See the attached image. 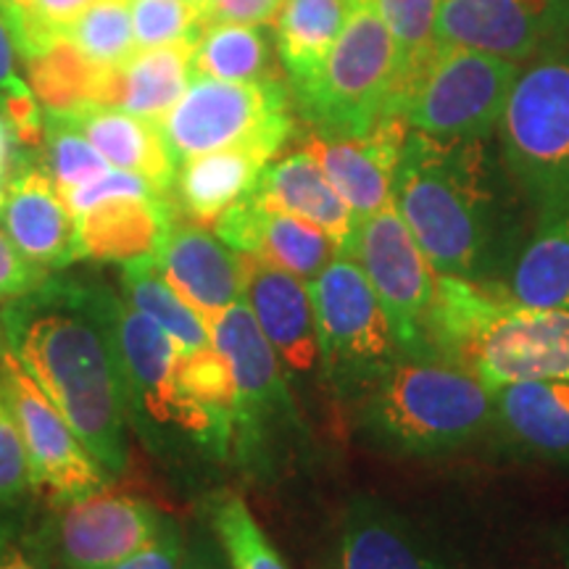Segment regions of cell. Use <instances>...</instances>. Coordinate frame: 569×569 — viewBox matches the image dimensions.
Instances as JSON below:
<instances>
[{"label": "cell", "mask_w": 569, "mask_h": 569, "mask_svg": "<svg viewBox=\"0 0 569 569\" xmlns=\"http://www.w3.org/2000/svg\"><path fill=\"white\" fill-rule=\"evenodd\" d=\"M113 306L109 284L48 274L0 309V336L111 480L127 469L132 422Z\"/></svg>", "instance_id": "6da1fadb"}, {"label": "cell", "mask_w": 569, "mask_h": 569, "mask_svg": "<svg viewBox=\"0 0 569 569\" xmlns=\"http://www.w3.org/2000/svg\"><path fill=\"white\" fill-rule=\"evenodd\" d=\"M393 206L438 274L488 288L503 290L536 230L496 138L436 140L409 130Z\"/></svg>", "instance_id": "7a4b0ae2"}, {"label": "cell", "mask_w": 569, "mask_h": 569, "mask_svg": "<svg viewBox=\"0 0 569 569\" xmlns=\"http://www.w3.org/2000/svg\"><path fill=\"white\" fill-rule=\"evenodd\" d=\"M427 353L465 369L488 390L569 380V311L522 303L501 288L438 274Z\"/></svg>", "instance_id": "3957f363"}, {"label": "cell", "mask_w": 569, "mask_h": 569, "mask_svg": "<svg viewBox=\"0 0 569 569\" xmlns=\"http://www.w3.org/2000/svg\"><path fill=\"white\" fill-rule=\"evenodd\" d=\"M359 436L396 459H438L493 425V390L443 359H398L353 407Z\"/></svg>", "instance_id": "277c9868"}, {"label": "cell", "mask_w": 569, "mask_h": 569, "mask_svg": "<svg viewBox=\"0 0 569 569\" xmlns=\"http://www.w3.org/2000/svg\"><path fill=\"white\" fill-rule=\"evenodd\" d=\"M211 343L232 372L230 457L253 480H274L306 438L290 377L261 336L246 301L232 303L209 322Z\"/></svg>", "instance_id": "5b68a950"}, {"label": "cell", "mask_w": 569, "mask_h": 569, "mask_svg": "<svg viewBox=\"0 0 569 569\" xmlns=\"http://www.w3.org/2000/svg\"><path fill=\"white\" fill-rule=\"evenodd\" d=\"M290 96L309 132L327 138H359L401 119V63L372 0H351L322 67Z\"/></svg>", "instance_id": "8992f818"}, {"label": "cell", "mask_w": 569, "mask_h": 569, "mask_svg": "<svg viewBox=\"0 0 569 569\" xmlns=\"http://www.w3.org/2000/svg\"><path fill=\"white\" fill-rule=\"evenodd\" d=\"M496 140L536 224L569 211V51L522 69Z\"/></svg>", "instance_id": "52a82bcc"}, {"label": "cell", "mask_w": 569, "mask_h": 569, "mask_svg": "<svg viewBox=\"0 0 569 569\" xmlns=\"http://www.w3.org/2000/svg\"><path fill=\"white\" fill-rule=\"evenodd\" d=\"M309 290L317 319L319 372L338 401L353 409L393 369L401 351L365 269L351 256L338 253L309 282Z\"/></svg>", "instance_id": "ba28073f"}, {"label": "cell", "mask_w": 569, "mask_h": 569, "mask_svg": "<svg viewBox=\"0 0 569 569\" xmlns=\"http://www.w3.org/2000/svg\"><path fill=\"white\" fill-rule=\"evenodd\" d=\"M522 63L438 42L411 80L401 119L436 140L496 138Z\"/></svg>", "instance_id": "9c48e42d"}, {"label": "cell", "mask_w": 569, "mask_h": 569, "mask_svg": "<svg viewBox=\"0 0 569 569\" xmlns=\"http://www.w3.org/2000/svg\"><path fill=\"white\" fill-rule=\"evenodd\" d=\"M159 127L177 167L193 156L234 146H264L280 153L296 130L293 96L282 80L193 77Z\"/></svg>", "instance_id": "30bf717a"}, {"label": "cell", "mask_w": 569, "mask_h": 569, "mask_svg": "<svg viewBox=\"0 0 569 569\" xmlns=\"http://www.w3.org/2000/svg\"><path fill=\"white\" fill-rule=\"evenodd\" d=\"M351 259L365 269L403 359H425L427 319L436 301L438 272L393 201L356 227Z\"/></svg>", "instance_id": "8fae6325"}, {"label": "cell", "mask_w": 569, "mask_h": 569, "mask_svg": "<svg viewBox=\"0 0 569 569\" xmlns=\"http://www.w3.org/2000/svg\"><path fill=\"white\" fill-rule=\"evenodd\" d=\"M0 388L24 443L32 488H40L51 498L53 507H61L109 486V475L92 459L46 390L32 380L3 336H0Z\"/></svg>", "instance_id": "7c38bea8"}, {"label": "cell", "mask_w": 569, "mask_h": 569, "mask_svg": "<svg viewBox=\"0 0 569 569\" xmlns=\"http://www.w3.org/2000/svg\"><path fill=\"white\" fill-rule=\"evenodd\" d=\"M169 522L172 517L146 498L101 488L56 507L40 538L59 569H111L159 538Z\"/></svg>", "instance_id": "4fadbf2b"}, {"label": "cell", "mask_w": 569, "mask_h": 569, "mask_svg": "<svg viewBox=\"0 0 569 569\" xmlns=\"http://www.w3.org/2000/svg\"><path fill=\"white\" fill-rule=\"evenodd\" d=\"M438 42L530 63L569 51V0H440Z\"/></svg>", "instance_id": "5bb4252c"}, {"label": "cell", "mask_w": 569, "mask_h": 569, "mask_svg": "<svg viewBox=\"0 0 569 569\" xmlns=\"http://www.w3.org/2000/svg\"><path fill=\"white\" fill-rule=\"evenodd\" d=\"M407 134L409 127L403 119H388L359 138L309 132L303 138V151L315 156L327 180L361 222L393 201V180Z\"/></svg>", "instance_id": "9a60e30c"}, {"label": "cell", "mask_w": 569, "mask_h": 569, "mask_svg": "<svg viewBox=\"0 0 569 569\" xmlns=\"http://www.w3.org/2000/svg\"><path fill=\"white\" fill-rule=\"evenodd\" d=\"M213 234L232 251L256 256L267 264L311 282L340 253L330 234L319 227L290 217V213L267 209L253 193L232 203L217 222Z\"/></svg>", "instance_id": "2e32d148"}, {"label": "cell", "mask_w": 569, "mask_h": 569, "mask_svg": "<svg viewBox=\"0 0 569 569\" xmlns=\"http://www.w3.org/2000/svg\"><path fill=\"white\" fill-rule=\"evenodd\" d=\"M243 301L288 377L319 369V340L309 282L246 256Z\"/></svg>", "instance_id": "e0dca14e"}, {"label": "cell", "mask_w": 569, "mask_h": 569, "mask_svg": "<svg viewBox=\"0 0 569 569\" xmlns=\"http://www.w3.org/2000/svg\"><path fill=\"white\" fill-rule=\"evenodd\" d=\"M156 264L182 301L206 319V325L232 303L243 301V253L232 251L201 224L174 219L156 253Z\"/></svg>", "instance_id": "ac0fdd59"}, {"label": "cell", "mask_w": 569, "mask_h": 569, "mask_svg": "<svg viewBox=\"0 0 569 569\" xmlns=\"http://www.w3.org/2000/svg\"><path fill=\"white\" fill-rule=\"evenodd\" d=\"M490 432L511 457L569 467V380L493 390Z\"/></svg>", "instance_id": "d6986e66"}, {"label": "cell", "mask_w": 569, "mask_h": 569, "mask_svg": "<svg viewBox=\"0 0 569 569\" xmlns=\"http://www.w3.org/2000/svg\"><path fill=\"white\" fill-rule=\"evenodd\" d=\"M0 219L17 251L46 272L82 259L74 213L51 177L40 169H17Z\"/></svg>", "instance_id": "ffe728a7"}, {"label": "cell", "mask_w": 569, "mask_h": 569, "mask_svg": "<svg viewBox=\"0 0 569 569\" xmlns=\"http://www.w3.org/2000/svg\"><path fill=\"white\" fill-rule=\"evenodd\" d=\"M113 319H117L119 348H122L127 386H130L132 419L146 427H177L174 365L180 346L159 322L119 296Z\"/></svg>", "instance_id": "44dd1931"}, {"label": "cell", "mask_w": 569, "mask_h": 569, "mask_svg": "<svg viewBox=\"0 0 569 569\" xmlns=\"http://www.w3.org/2000/svg\"><path fill=\"white\" fill-rule=\"evenodd\" d=\"M251 193L267 209L290 213L319 227L336 240L340 253L351 256L359 219L353 217V211L338 196L309 151L301 148L280 161H269Z\"/></svg>", "instance_id": "7402d4cb"}, {"label": "cell", "mask_w": 569, "mask_h": 569, "mask_svg": "<svg viewBox=\"0 0 569 569\" xmlns=\"http://www.w3.org/2000/svg\"><path fill=\"white\" fill-rule=\"evenodd\" d=\"M74 219L82 259L130 264L148 256L156 259L177 217L167 196H124L109 198Z\"/></svg>", "instance_id": "603a6c76"}, {"label": "cell", "mask_w": 569, "mask_h": 569, "mask_svg": "<svg viewBox=\"0 0 569 569\" xmlns=\"http://www.w3.org/2000/svg\"><path fill=\"white\" fill-rule=\"evenodd\" d=\"M177 427L190 432L213 457L227 459L232 446L234 386L230 365L217 348H180L174 365Z\"/></svg>", "instance_id": "cb8c5ba5"}, {"label": "cell", "mask_w": 569, "mask_h": 569, "mask_svg": "<svg viewBox=\"0 0 569 569\" xmlns=\"http://www.w3.org/2000/svg\"><path fill=\"white\" fill-rule=\"evenodd\" d=\"M274 156L264 146H234L182 161L174 177L177 206L193 224L211 227L232 203L251 193Z\"/></svg>", "instance_id": "d4e9b609"}, {"label": "cell", "mask_w": 569, "mask_h": 569, "mask_svg": "<svg viewBox=\"0 0 569 569\" xmlns=\"http://www.w3.org/2000/svg\"><path fill=\"white\" fill-rule=\"evenodd\" d=\"M74 119L96 151L111 163L113 169H124L146 177L159 193L167 196L177 177V161L169 153L167 140L159 122L134 117L113 106H84V109L67 113Z\"/></svg>", "instance_id": "484cf974"}, {"label": "cell", "mask_w": 569, "mask_h": 569, "mask_svg": "<svg viewBox=\"0 0 569 569\" xmlns=\"http://www.w3.org/2000/svg\"><path fill=\"white\" fill-rule=\"evenodd\" d=\"M338 569H446L409 522L375 498H356L340 528Z\"/></svg>", "instance_id": "4316f807"}, {"label": "cell", "mask_w": 569, "mask_h": 569, "mask_svg": "<svg viewBox=\"0 0 569 569\" xmlns=\"http://www.w3.org/2000/svg\"><path fill=\"white\" fill-rule=\"evenodd\" d=\"M198 40L148 48L111 71L103 106L161 122L193 80Z\"/></svg>", "instance_id": "83f0119b"}, {"label": "cell", "mask_w": 569, "mask_h": 569, "mask_svg": "<svg viewBox=\"0 0 569 569\" xmlns=\"http://www.w3.org/2000/svg\"><path fill=\"white\" fill-rule=\"evenodd\" d=\"M351 0H284L274 21L277 56L290 90L317 74L343 30Z\"/></svg>", "instance_id": "f1b7e54d"}, {"label": "cell", "mask_w": 569, "mask_h": 569, "mask_svg": "<svg viewBox=\"0 0 569 569\" xmlns=\"http://www.w3.org/2000/svg\"><path fill=\"white\" fill-rule=\"evenodd\" d=\"M503 290L522 303L569 311V211L536 224Z\"/></svg>", "instance_id": "f546056e"}, {"label": "cell", "mask_w": 569, "mask_h": 569, "mask_svg": "<svg viewBox=\"0 0 569 569\" xmlns=\"http://www.w3.org/2000/svg\"><path fill=\"white\" fill-rule=\"evenodd\" d=\"M111 71L92 63L67 38L27 59L34 98L51 113H74L84 106H103Z\"/></svg>", "instance_id": "4dcf8cb0"}, {"label": "cell", "mask_w": 569, "mask_h": 569, "mask_svg": "<svg viewBox=\"0 0 569 569\" xmlns=\"http://www.w3.org/2000/svg\"><path fill=\"white\" fill-rule=\"evenodd\" d=\"M193 77L227 82L280 80L264 27L211 21L196 46Z\"/></svg>", "instance_id": "1f68e13d"}, {"label": "cell", "mask_w": 569, "mask_h": 569, "mask_svg": "<svg viewBox=\"0 0 569 569\" xmlns=\"http://www.w3.org/2000/svg\"><path fill=\"white\" fill-rule=\"evenodd\" d=\"M122 288L127 301L159 322L184 351L211 346V330L206 319L193 306L182 301L180 293L161 274L153 256L122 264Z\"/></svg>", "instance_id": "d6a6232c"}, {"label": "cell", "mask_w": 569, "mask_h": 569, "mask_svg": "<svg viewBox=\"0 0 569 569\" xmlns=\"http://www.w3.org/2000/svg\"><path fill=\"white\" fill-rule=\"evenodd\" d=\"M206 511H209L213 540L222 549L230 569H288L282 553L267 538L243 496L222 490L209 498Z\"/></svg>", "instance_id": "836d02e7"}, {"label": "cell", "mask_w": 569, "mask_h": 569, "mask_svg": "<svg viewBox=\"0 0 569 569\" xmlns=\"http://www.w3.org/2000/svg\"><path fill=\"white\" fill-rule=\"evenodd\" d=\"M67 40L74 42L92 63L117 69L138 53L132 30V0H96L69 27Z\"/></svg>", "instance_id": "e575fe53"}, {"label": "cell", "mask_w": 569, "mask_h": 569, "mask_svg": "<svg viewBox=\"0 0 569 569\" xmlns=\"http://www.w3.org/2000/svg\"><path fill=\"white\" fill-rule=\"evenodd\" d=\"M386 21L401 63V106L407 90L422 63L438 48V9L440 0H372Z\"/></svg>", "instance_id": "d590c367"}, {"label": "cell", "mask_w": 569, "mask_h": 569, "mask_svg": "<svg viewBox=\"0 0 569 569\" xmlns=\"http://www.w3.org/2000/svg\"><path fill=\"white\" fill-rule=\"evenodd\" d=\"M46 167L61 196L82 188L111 169V163L96 151L84 132L67 113L46 111Z\"/></svg>", "instance_id": "8d00e7d4"}, {"label": "cell", "mask_w": 569, "mask_h": 569, "mask_svg": "<svg viewBox=\"0 0 569 569\" xmlns=\"http://www.w3.org/2000/svg\"><path fill=\"white\" fill-rule=\"evenodd\" d=\"M209 24V9L196 0H132L138 51L198 40Z\"/></svg>", "instance_id": "74e56055"}, {"label": "cell", "mask_w": 569, "mask_h": 569, "mask_svg": "<svg viewBox=\"0 0 569 569\" xmlns=\"http://www.w3.org/2000/svg\"><path fill=\"white\" fill-rule=\"evenodd\" d=\"M96 0H27L9 21V32L24 59L46 51L67 38L69 27L88 11Z\"/></svg>", "instance_id": "f35d334b"}, {"label": "cell", "mask_w": 569, "mask_h": 569, "mask_svg": "<svg viewBox=\"0 0 569 569\" xmlns=\"http://www.w3.org/2000/svg\"><path fill=\"white\" fill-rule=\"evenodd\" d=\"M32 488L30 461H27L24 443L19 438V427L6 403L0 388V507L19 501Z\"/></svg>", "instance_id": "ab89813d"}, {"label": "cell", "mask_w": 569, "mask_h": 569, "mask_svg": "<svg viewBox=\"0 0 569 569\" xmlns=\"http://www.w3.org/2000/svg\"><path fill=\"white\" fill-rule=\"evenodd\" d=\"M0 569H53L40 532L17 517H0Z\"/></svg>", "instance_id": "60d3db41"}, {"label": "cell", "mask_w": 569, "mask_h": 569, "mask_svg": "<svg viewBox=\"0 0 569 569\" xmlns=\"http://www.w3.org/2000/svg\"><path fill=\"white\" fill-rule=\"evenodd\" d=\"M124 196H163V193H159L146 177L111 167L103 177L82 184V188L71 190V193L63 198H67L71 213L80 217V213L92 209V206L109 201V198H124Z\"/></svg>", "instance_id": "b9f144b4"}, {"label": "cell", "mask_w": 569, "mask_h": 569, "mask_svg": "<svg viewBox=\"0 0 569 569\" xmlns=\"http://www.w3.org/2000/svg\"><path fill=\"white\" fill-rule=\"evenodd\" d=\"M46 280V269L34 267L30 259H24L9 240V234L0 230V303H9L13 298L30 293Z\"/></svg>", "instance_id": "7bdbcfd3"}, {"label": "cell", "mask_w": 569, "mask_h": 569, "mask_svg": "<svg viewBox=\"0 0 569 569\" xmlns=\"http://www.w3.org/2000/svg\"><path fill=\"white\" fill-rule=\"evenodd\" d=\"M184 551H188V540H184L180 525L169 522L159 538L151 543L142 546L132 557H127L111 569H180L184 561Z\"/></svg>", "instance_id": "ee69618b"}, {"label": "cell", "mask_w": 569, "mask_h": 569, "mask_svg": "<svg viewBox=\"0 0 569 569\" xmlns=\"http://www.w3.org/2000/svg\"><path fill=\"white\" fill-rule=\"evenodd\" d=\"M284 0H211L209 3V24L211 21H232V24L267 27L277 21Z\"/></svg>", "instance_id": "f6af8a7d"}, {"label": "cell", "mask_w": 569, "mask_h": 569, "mask_svg": "<svg viewBox=\"0 0 569 569\" xmlns=\"http://www.w3.org/2000/svg\"><path fill=\"white\" fill-rule=\"evenodd\" d=\"M17 42H13L9 27H6V21L0 19V109H3L6 98L11 96L13 90L21 88L24 80L17 74Z\"/></svg>", "instance_id": "bcb514c9"}, {"label": "cell", "mask_w": 569, "mask_h": 569, "mask_svg": "<svg viewBox=\"0 0 569 569\" xmlns=\"http://www.w3.org/2000/svg\"><path fill=\"white\" fill-rule=\"evenodd\" d=\"M180 569H230V565H227L219 543H213V540L201 536L196 538L193 543H188V551H184V561Z\"/></svg>", "instance_id": "7dc6e473"}, {"label": "cell", "mask_w": 569, "mask_h": 569, "mask_svg": "<svg viewBox=\"0 0 569 569\" xmlns=\"http://www.w3.org/2000/svg\"><path fill=\"white\" fill-rule=\"evenodd\" d=\"M13 142H17V138H13L11 127L6 124L3 117H0V172H3V174H11ZM13 174H17V172H13Z\"/></svg>", "instance_id": "c3c4849f"}, {"label": "cell", "mask_w": 569, "mask_h": 569, "mask_svg": "<svg viewBox=\"0 0 569 569\" xmlns=\"http://www.w3.org/2000/svg\"><path fill=\"white\" fill-rule=\"evenodd\" d=\"M24 3H27V0H0V19L9 24V21L13 19V13H17Z\"/></svg>", "instance_id": "681fc988"}, {"label": "cell", "mask_w": 569, "mask_h": 569, "mask_svg": "<svg viewBox=\"0 0 569 569\" xmlns=\"http://www.w3.org/2000/svg\"><path fill=\"white\" fill-rule=\"evenodd\" d=\"M11 180H13V174H3V172H0V213H3L6 201H9Z\"/></svg>", "instance_id": "f907efd6"}, {"label": "cell", "mask_w": 569, "mask_h": 569, "mask_svg": "<svg viewBox=\"0 0 569 569\" xmlns=\"http://www.w3.org/2000/svg\"><path fill=\"white\" fill-rule=\"evenodd\" d=\"M561 557H565V565L569 567V532H565V538H561Z\"/></svg>", "instance_id": "816d5d0a"}, {"label": "cell", "mask_w": 569, "mask_h": 569, "mask_svg": "<svg viewBox=\"0 0 569 569\" xmlns=\"http://www.w3.org/2000/svg\"><path fill=\"white\" fill-rule=\"evenodd\" d=\"M196 3H203L206 9H209V3H211V0H196Z\"/></svg>", "instance_id": "f5cc1de1"}]
</instances>
